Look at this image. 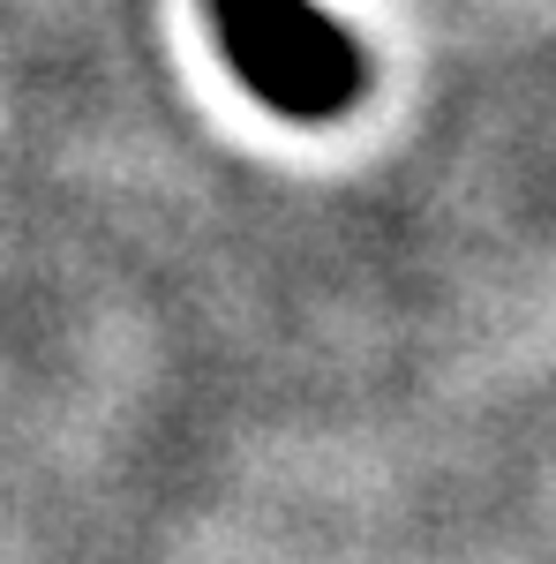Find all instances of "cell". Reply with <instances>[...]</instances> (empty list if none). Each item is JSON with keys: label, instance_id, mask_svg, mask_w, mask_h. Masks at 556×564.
I'll use <instances>...</instances> for the list:
<instances>
[{"label": "cell", "instance_id": "obj_1", "mask_svg": "<svg viewBox=\"0 0 556 564\" xmlns=\"http://www.w3.org/2000/svg\"><path fill=\"white\" fill-rule=\"evenodd\" d=\"M218 53L286 121H331L361 98V45L316 0H211Z\"/></svg>", "mask_w": 556, "mask_h": 564}]
</instances>
